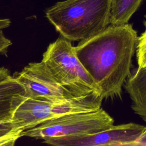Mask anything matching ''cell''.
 <instances>
[{"label":"cell","mask_w":146,"mask_h":146,"mask_svg":"<svg viewBox=\"0 0 146 146\" xmlns=\"http://www.w3.org/2000/svg\"><path fill=\"white\" fill-rule=\"evenodd\" d=\"M137 37L131 24L110 25L75 46L79 60L99 87L103 99H121Z\"/></svg>","instance_id":"1"},{"label":"cell","mask_w":146,"mask_h":146,"mask_svg":"<svg viewBox=\"0 0 146 146\" xmlns=\"http://www.w3.org/2000/svg\"><path fill=\"white\" fill-rule=\"evenodd\" d=\"M111 0H66L46 11V16L56 30L70 41L92 36L110 22Z\"/></svg>","instance_id":"2"},{"label":"cell","mask_w":146,"mask_h":146,"mask_svg":"<svg viewBox=\"0 0 146 146\" xmlns=\"http://www.w3.org/2000/svg\"><path fill=\"white\" fill-rule=\"evenodd\" d=\"M42 61L63 86L77 95L93 92L100 95L99 87L79 60L75 47L64 37L60 35L48 46Z\"/></svg>","instance_id":"3"},{"label":"cell","mask_w":146,"mask_h":146,"mask_svg":"<svg viewBox=\"0 0 146 146\" xmlns=\"http://www.w3.org/2000/svg\"><path fill=\"white\" fill-rule=\"evenodd\" d=\"M103 100L98 92L56 102L26 98L16 110L12 119L25 131L63 115L98 110Z\"/></svg>","instance_id":"4"},{"label":"cell","mask_w":146,"mask_h":146,"mask_svg":"<svg viewBox=\"0 0 146 146\" xmlns=\"http://www.w3.org/2000/svg\"><path fill=\"white\" fill-rule=\"evenodd\" d=\"M113 123V119L101 108L96 111L68 113L47 120L24 131L22 136L44 141L53 137L98 132Z\"/></svg>","instance_id":"5"},{"label":"cell","mask_w":146,"mask_h":146,"mask_svg":"<svg viewBox=\"0 0 146 146\" xmlns=\"http://www.w3.org/2000/svg\"><path fill=\"white\" fill-rule=\"evenodd\" d=\"M13 76L23 87L26 98L56 102L80 96L63 86L42 60L29 63Z\"/></svg>","instance_id":"6"},{"label":"cell","mask_w":146,"mask_h":146,"mask_svg":"<svg viewBox=\"0 0 146 146\" xmlns=\"http://www.w3.org/2000/svg\"><path fill=\"white\" fill-rule=\"evenodd\" d=\"M145 126L134 123L114 124L99 132L44 140L55 146H134Z\"/></svg>","instance_id":"7"},{"label":"cell","mask_w":146,"mask_h":146,"mask_svg":"<svg viewBox=\"0 0 146 146\" xmlns=\"http://www.w3.org/2000/svg\"><path fill=\"white\" fill-rule=\"evenodd\" d=\"M26 98L23 87L13 76L0 82V122L11 119Z\"/></svg>","instance_id":"8"},{"label":"cell","mask_w":146,"mask_h":146,"mask_svg":"<svg viewBox=\"0 0 146 146\" xmlns=\"http://www.w3.org/2000/svg\"><path fill=\"white\" fill-rule=\"evenodd\" d=\"M131 100V108L146 123V67L133 70L124 86Z\"/></svg>","instance_id":"9"},{"label":"cell","mask_w":146,"mask_h":146,"mask_svg":"<svg viewBox=\"0 0 146 146\" xmlns=\"http://www.w3.org/2000/svg\"><path fill=\"white\" fill-rule=\"evenodd\" d=\"M143 0H111L110 22L112 25L128 23Z\"/></svg>","instance_id":"10"},{"label":"cell","mask_w":146,"mask_h":146,"mask_svg":"<svg viewBox=\"0 0 146 146\" xmlns=\"http://www.w3.org/2000/svg\"><path fill=\"white\" fill-rule=\"evenodd\" d=\"M24 130L12 119L0 122V145L11 146L22 137Z\"/></svg>","instance_id":"11"},{"label":"cell","mask_w":146,"mask_h":146,"mask_svg":"<svg viewBox=\"0 0 146 146\" xmlns=\"http://www.w3.org/2000/svg\"><path fill=\"white\" fill-rule=\"evenodd\" d=\"M144 25V30L137 37L136 47L137 67L140 68L146 67V17Z\"/></svg>","instance_id":"12"},{"label":"cell","mask_w":146,"mask_h":146,"mask_svg":"<svg viewBox=\"0 0 146 146\" xmlns=\"http://www.w3.org/2000/svg\"><path fill=\"white\" fill-rule=\"evenodd\" d=\"M11 44V42L10 40L4 35L2 30H0V54L5 55Z\"/></svg>","instance_id":"13"},{"label":"cell","mask_w":146,"mask_h":146,"mask_svg":"<svg viewBox=\"0 0 146 146\" xmlns=\"http://www.w3.org/2000/svg\"><path fill=\"white\" fill-rule=\"evenodd\" d=\"M134 146H146V127L135 141Z\"/></svg>","instance_id":"14"},{"label":"cell","mask_w":146,"mask_h":146,"mask_svg":"<svg viewBox=\"0 0 146 146\" xmlns=\"http://www.w3.org/2000/svg\"><path fill=\"white\" fill-rule=\"evenodd\" d=\"M11 76L7 68L2 67L0 68V82Z\"/></svg>","instance_id":"15"},{"label":"cell","mask_w":146,"mask_h":146,"mask_svg":"<svg viewBox=\"0 0 146 146\" xmlns=\"http://www.w3.org/2000/svg\"><path fill=\"white\" fill-rule=\"evenodd\" d=\"M11 21L9 19H0V30L8 27Z\"/></svg>","instance_id":"16"}]
</instances>
